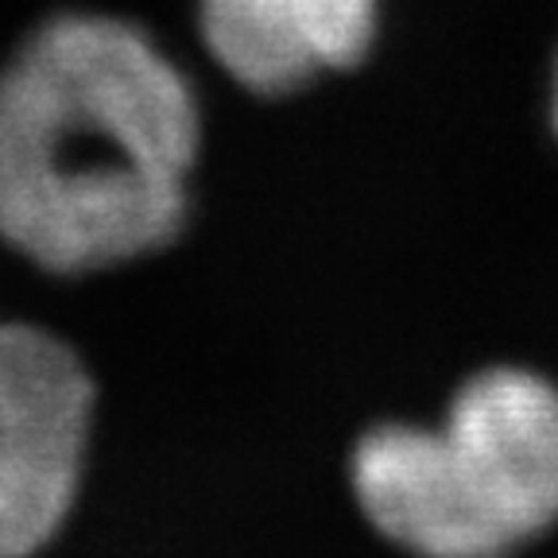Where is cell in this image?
<instances>
[{"label": "cell", "instance_id": "cell-4", "mask_svg": "<svg viewBox=\"0 0 558 558\" xmlns=\"http://www.w3.org/2000/svg\"><path fill=\"white\" fill-rule=\"evenodd\" d=\"M209 54L253 94H291L373 47L376 0H198Z\"/></svg>", "mask_w": 558, "mask_h": 558}, {"label": "cell", "instance_id": "cell-2", "mask_svg": "<svg viewBox=\"0 0 558 558\" xmlns=\"http://www.w3.org/2000/svg\"><path fill=\"white\" fill-rule=\"evenodd\" d=\"M353 493L415 558H508L558 523V388L485 368L438 427H376L353 450Z\"/></svg>", "mask_w": 558, "mask_h": 558}, {"label": "cell", "instance_id": "cell-1", "mask_svg": "<svg viewBox=\"0 0 558 558\" xmlns=\"http://www.w3.org/2000/svg\"><path fill=\"white\" fill-rule=\"evenodd\" d=\"M191 82L140 27L47 20L0 70V236L59 276L163 248L198 156Z\"/></svg>", "mask_w": 558, "mask_h": 558}, {"label": "cell", "instance_id": "cell-3", "mask_svg": "<svg viewBox=\"0 0 558 558\" xmlns=\"http://www.w3.org/2000/svg\"><path fill=\"white\" fill-rule=\"evenodd\" d=\"M94 384L74 349L24 323H0V558L54 539L78 497Z\"/></svg>", "mask_w": 558, "mask_h": 558}, {"label": "cell", "instance_id": "cell-5", "mask_svg": "<svg viewBox=\"0 0 558 558\" xmlns=\"http://www.w3.org/2000/svg\"><path fill=\"white\" fill-rule=\"evenodd\" d=\"M555 129H558V70H555Z\"/></svg>", "mask_w": 558, "mask_h": 558}]
</instances>
